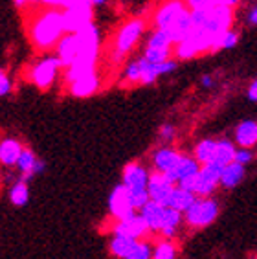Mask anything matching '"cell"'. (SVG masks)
I'll use <instances>...</instances> for the list:
<instances>
[{"label":"cell","instance_id":"2","mask_svg":"<svg viewBox=\"0 0 257 259\" xmlns=\"http://www.w3.org/2000/svg\"><path fill=\"white\" fill-rule=\"evenodd\" d=\"M144 30H145L144 19H131L119 28L118 33H116V39H114L112 54H110V57H112V61L116 65L121 63L125 55L133 50L134 45L138 42L142 33H144Z\"/></svg>","mask_w":257,"mask_h":259},{"label":"cell","instance_id":"24","mask_svg":"<svg viewBox=\"0 0 257 259\" xmlns=\"http://www.w3.org/2000/svg\"><path fill=\"white\" fill-rule=\"evenodd\" d=\"M242 179H244V164H239L233 160L232 164L224 165L223 179H221V184L224 188H235Z\"/></svg>","mask_w":257,"mask_h":259},{"label":"cell","instance_id":"35","mask_svg":"<svg viewBox=\"0 0 257 259\" xmlns=\"http://www.w3.org/2000/svg\"><path fill=\"white\" fill-rule=\"evenodd\" d=\"M237 42H239L237 31L230 30V31H226V33L223 35V39H221V45H219V48H221V50H230V48H233V46L237 45Z\"/></svg>","mask_w":257,"mask_h":259},{"label":"cell","instance_id":"30","mask_svg":"<svg viewBox=\"0 0 257 259\" xmlns=\"http://www.w3.org/2000/svg\"><path fill=\"white\" fill-rule=\"evenodd\" d=\"M10 199L11 202L15 206H24L30 199V191H28V184H26V180H20L17 182L10 191Z\"/></svg>","mask_w":257,"mask_h":259},{"label":"cell","instance_id":"42","mask_svg":"<svg viewBox=\"0 0 257 259\" xmlns=\"http://www.w3.org/2000/svg\"><path fill=\"white\" fill-rule=\"evenodd\" d=\"M13 2H15V6L19 8V10H24V8H28V6L37 4L39 0H13Z\"/></svg>","mask_w":257,"mask_h":259},{"label":"cell","instance_id":"17","mask_svg":"<svg viewBox=\"0 0 257 259\" xmlns=\"http://www.w3.org/2000/svg\"><path fill=\"white\" fill-rule=\"evenodd\" d=\"M96 66H98V61L75 59L72 65L66 66V72H64V81L70 85V83H74L75 79H79V77H83V75L96 72Z\"/></svg>","mask_w":257,"mask_h":259},{"label":"cell","instance_id":"5","mask_svg":"<svg viewBox=\"0 0 257 259\" xmlns=\"http://www.w3.org/2000/svg\"><path fill=\"white\" fill-rule=\"evenodd\" d=\"M219 213V204L213 199L208 197H197V200L189 206L186 211V219L195 228H202V226L211 225Z\"/></svg>","mask_w":257,"mask_h":259},{"label":"cell","instance_id":"3","mask_svg":"<svg viewBox=\"0 0 257 259\" xmlns=\"http://www.w3.org/2000/svg\"><path fill=\"white\" fill-rule=\"evenodd\" d=\"M63 17L66 33H75V31H79L81 28L92 22L94 4H92V0H75L74 4L63 10Z\"/></svg>","mask_w":257,"mask_h":259},{"label":"cell","instance_id":"20","mask_svg":"<svg viewBox=\"0 0 257 259\" xmlns=\"http://www.w3.org/2000/svg\"><path fill=\"white\" fill-rule=\"evenodd\" d=\"M140 241L134 239V237H127V235H114V239L110 241V252L112 255L119 259H127L131 255L134 248H136V244Z\"/></svg>","mask_w":257,"mask_h":259},{"label":"cell","instance_id":"44","mask_svg":"<svg viewBox=\"0 0 257 259\" xmlns=\"http://www.w3.org/2000/svg\"><path fill=\"white\" fill-rule=\"evenodd\" d=\"M202 2L204 0H186V4H188L189 10H197V8H200Z\"/></svg>","mask_w":257,"mask_h":259},{"label":"cell","instance_id":"4","mask_svg":"<svg viewBox=\"0 0 257 259\" xmlns=\"http://www.w3.org/2000/svg\"><path fill=\"white\" fill-rule=\"evenodd\" d=\"M63 68V63L57 55H48L45 59H40L37 65L31 68L30 79L37 89L46 90L54 85L55 77L59 74V70Z\"/></svg>","mask_w":257,"mask_h":259},{"label":"cell","instance_id":"36","mask_svg":"<svg viewBox=\"0 0 257 259\" xmlns=\"http://www.w3.org/2000/svg\"><path fill=\"white\" fill-rule=\"evenodd\" d=\"M127 259H151V246L147 243H138Z\"/></svg>","mask_w":257,"mask_h":259},{"label":"cell","instance_id":"47","mask_svg":"<svg viewBox=\"0 0 257 259\" xmlns=\"http://www.w3.org/2000/svg\"><path fill=\"white\" fill-rule=\"evenodd\" d=\"M202 87H213L211 75H204V77H202Z\"/></svg>","mask_w":257,"mask_h":259},{"label":"cell","instance_id":"29","mask_svg":"<svg viewBox=\"0 0 257 259\" xmlns=\"http://www.w3.org/2000/svg\"><path fill=\"white\" fill-rule=\"evenodd\" d=\"M215 153H217V142H213V140H202L195 149V156L200 164H208L215 160Z\"/></svg>","mask_w":257,"mask_h":259},{"label":"cell","instance_id":"37","mask_svg":"<svg viewBox=\"0 0 257 259\" xmlns=\"http://www.w3.org/2000/svg\"><path fill=\"white\" fill-rule=\"evenodd\" d=\"M200 173V171H198ZM198 173L195 175H189V177H184L182 180H178V186L180 188H184V190H189L195 193V190H197V184H198Z\"/></svg>","mask_w":257,"mask_h":259},{"label":"cell","instance_id":"23","mask_svg":"<svg viewBox=\"0 0 257 259\" xmlns=\"http://www.w3.org/2000/svg\"><path fill=\"white\" fill-rule=\"evenodd\" d=\"M197 200V193H193L189 190H184V188H175L173 193H171V199H169V206L178 211H188L189 206Z\"/></svg>","mask_w":257,"mask_h":259},{"label":"cell","instance_id":"40","mask_svg":"<svg viewBox=\"0 0 257 259\" xmlns=\"http://www.w3.org/2000/svg\"><path fill=\"white\" fill-rule=\"evenodd\" d=\"M252 160V153L248 151V147H242V149L237 151V155H235V162L239 164H248Z\"/></svg>","mask_w":257,"mask_h":259},{"label":"cell","instance_id":"10","mask_svg":"<svg viewBox=\"0 0 257 259\" xmlns=\"http://www.w3.org/2000/svg\"><path fill=\"white\" fill-rule=\"evenodd\" d=\"M147 190L153 200H156V202H160L163 206H169V199H171V193L175 190V182L169 180V177L165 173L158 171V173H153L149 177Z\"/></svg>","mask_w":257,"mask_h":259},{"label":"cell","instance_id":"18","mask_svg":"<svg viewBox=\"0 0 257 259\" xmlns=\"http://www.w3.org/2000/svg\"><path fill=\"white\" fill-rule=\"evenodd\" d=\"M20 155H22V145L13 138H6L0 144V162L4 165H17Z\"/></svg>","mask_w":257,"mask_h":259},{"label":"cell","instance_id":"28","mask_svg":"<svg viewBox=\"0 0 257 259\" xmlns=\"http://www.w3.org/2000/svg\"><path fill=\"white\" fill-rule=\"evenodd\" d=\"M235 155H237V149L233 147L232 142H228V140H221V142H217L215 160H217L219 164H223V165L232 164L233 160H235Z\"/></svg>","mask_w":257,"mask_h":259},{"label":"cell","instance_id":"6","mask_svg":"<svg viewBox=\"0 0 257 259\" xmlns=\"http://www.w3.org/2000/svg\"><path fill=\"white\" fill-rule=\"evenodd\" d=\"M75 39H77V46H79L77 59L98 61L101 37H99V30L94 22H90L84 28H81L79 31H75Z\"/></svg>","mask_w":257,"mask_h":259},{"label":"cell","instance_id":"25","mask_svg":"<svg viewBox=\"0 0 257 259\" xmlns=\"http://www.w3.org/2000/svg\"><path fill=\"white\" fill-rule=\"evenodd\" d=\"M180 221H182V211H178V209L167 206V208H165V215H163V225H162V228H160V232H162L165 237H171V235L175 234L177 226L180 225Z\"/></svg>","mask_w":257,"mask_h":259},{"label":"cell","instance_id":"12","mask_svg":"<svg viewBox=\"0 0 257 259\" xmlns=\"http://www.w3.org/2000/svg\"><path fill=\"white\" fill-rule=\"evenodd\" d=\"M101 87V77L98 72L87 74L79 79H75L74 83H70V94L75 98H89V96L96 94Z\"/></svg>","mask_w":257,"mask_h":259},{"label":"cell","instance_id":"32","mask_svg":"<svg viewBox=\"0 0 257 259\" xmlns=\"http://www.w3.org/2000/svg\"><path fill=\"white\" fill-rule=\"evenodd\" d=\"M125 83L128 85H138L140 79H142V68H140V61H134L125 68V75H123Z\"/></svg>","mask_w":257,"mask_h":259},{"label":"cell","instance_id":"39","mask_svg":"<svg viewBox=\"0 0 257 259\" xmlns=\"http://www.w3.org/2000/svg\"><path fill=\"white\" fill-rule=\"evenodd\" d=\"M11 92V79L6 75V72H0V94L8 96Z\"/></svg>","mask_w":257,"mask_h":259},{"label":"cell","instance_id":"34","mask_svg":"<svg viewBox=\"0 0 257 259\" xmlns=\"http://www.w3.org/2000/svg\"><path fill=\"white\" fill-rule=\"evenodd\" d=\"M153 259H175V246L167 241H163L156 246Z\"/></svg>","mask_w":257,"mask_h":259},{"label":"cell","instance_id":"11","mask_svg":"<svg viewBox=\"0 0 257 259\" xmlns=\"http://www.w3.org/2000/svg\"><path fill=\"white\" fill-rule=\"evenodd\" d=\"M147 221L144 219V215L134 213L133 217H127V219H119L116 225H114L112 232L114 235H127V237H134V239H140L144 237L149 232Z\"/></svg>","mask_w":257,"mask_h":259},{"label":"cell","instance_id":"38","mask_svg":"<svg viewBox=\"0 0 257 259\" xmlns=\"http://www.w3.org/2000/svg\"><path fill=\"white\" fill-rule=\"evenodd\" d=\"M45 8H57V10H66L68 6H72L75 0H39Z\"/></svg>","mask_w":257,"mask_h":259},{"label":"cell","instance_id":"14","mask_svg":"<svg viewBox=\"0 0 257 259\" xmlns=\"http://www.w3.org/2000/svg\"><path fill=\"white\" fill-rule=\"evenodd\" d=\"M123 184L127 186V188H147V184H149L147 171L140 164L131 162V164L125 165V169H123Z\"/></svg>","mask_w":257,"mask_h":259},{"label":"cell","instance_id":"19","mask_svg":"<svg viewBox=\"0 0 257 259\" xmlns=\"http://www.w3.org/2000/svg\"><path fill=\"white\" fill-rule=\"evenodd\" d=\"M182 155H178L177 151L173 149H160L156 155H154V167L156 171H162V173H169L173 171L178 165Z\"/></svg>","mask_w":257,"mask_h":259},{"label":"cell","instance_id":"21","mask_svg":"<svg viewBox=\"0 0 257 259\" xmlns=\"http://www.w3.org/2000/svg\"><path fill=\"white\" fill-rule=\"evenodd\" d=\"M235 140L241 147H252L257 144V121H242L235 131Z\"/></svg>","mask_w":257,"mask_h":259},{"label":"cell","instance_id":"15","mask_svg":"<svg viewBox=\"0 0 257 259\" xmlns=\"http://www.w3.org/2000/svg\"><path fill=\"white\" fill-rule=\"evenodd\" d=\"M193 28H195V24H193V19H191V10H188L180 19L175 20L173 24L169 26L165 31H167L169 37L173 39L175 45H178L180 40H184L189 33H191Z\"/></svg>","mask_w":257,"mask_h":259},{"label":"cell","instance_id":"26","mask_svg":"<svg viewBox=\"0 0 257 259\" xmlns=\"http://www.w3.org/2000/svg\"><path fill=\"white\" fill-rule=\"evenodd\" d=\"M140 61V68H142V79H140V85H151L154 81L158 79L162 72H160V65L158 63H151L145 57H142Z\"/></svg>","mask_w":257,"mask_h":259},{"label":"cell","instance_id":"46","mask_svg":"<svg viewBox=\"0 0 257 259\" xmlns=\"http://www.w3.org/2000/svg\"><path fill=\"white\" fill-rule=\"evenodd\" d=\"M45 162H40V160H37V164H35V175H39V173H42L45 171Z\"/></svg>","mask_w":257,"mask_h":259},{"label":"cell","instance_id":"45","mask_svg":"<svg viewBox=\"0 0 257 259\" xmlns=\"http://www.w3.org/2000/svg\"><path fill=\"white\" fill-rule=\"evenodd\" d=\"M248 20H250V24H257V6L250 11V15H248Z\"/></svg>","mask_w":257,"mask_h":259},{"label":"cell","instance_id":"13","mask_svg":"<svg viewBox=\"0 0 257 259\" xmlns=\"http://www.w3.org/2000/svg\"><path fill=\"white\" fill-rule=\"evenodd\" d=\"M77 54H79V46H77L75 33L63 35V39H61L59 42H57V46H55V55L61 59L63 68L72 65V63L77 59Z\"/></svg>","mask_w":257,"mask_h":259},{"label":"cell","instance_id":"48","mask_svg":"<svg viewBox=\"0 0 257 259\" xmlns=\"http://www.w3.org/2000/svg\"><path fill=\"white\" fill-rule=\"evenodd\" d=\"M105 2H107V0H92V4L94 6H103Z\"/></svg>","mask_w":257,"mask_h":259},{"label":"cell","instance_id":"33","mask_svg":"<svg viewBox=\"0 0 257 259\" xmlns=\"http://www.w3.org/2000/svg\"><path fill=\"white\" fill-rule=\"evenodd\" d=\"M171 52L173 50H160V48H145L144 57L151 63H163V61L171 59Z\"/></svg>","mask_w":257,"mask_h":259},{"label":"cell","instance_id":"16","mask_svg":"<svg viewBox=\"0 0 257 259\" xmlns=\"http://www.w3.org/2000/svg\"><path fill=\"white\" fill-rule=\"evenodd\" d=\"M165 208H167V206L160 204V202H156V200H153V199L149 200L147 204L142 208V215H144V219L147 221L149 228L153 230V232H156V230L162 228Z\"/></svg>","mask_w":257,"mask_h":259},{"label":"cell","instance_id":"8","mask_svg":"<svg viewBox=\"0 0 257 259\" xmlns=\"http://www.w3.org/2000/svg\"><path fill=\"white\" fill-rule=\"evenodd\" d=\"M223 169L224 165L219 164L217 160H211L208 164H204L200 167V173H198V184H197V197H208L211 195V191L217 188V184H221V179H223Z\"/></svg>","mask_w":257,"mask_h":259},{"label":"cell","instance_id":"22","mask_svg":"<svg viewBox=\"0 0 257 259\" xmlns=\"http://www.w3.org/2000/svg\"><path fill=\"white\" fill-rule=\"evenodd\" d=\"M200 171V165H198V160H193V158H188V156H182L178 165L175 167L173 171H169L165 173L169 177V180H173L175 184H177L178 180H182L184 177H189V175H195Z\"/></svg>","mask_w":257,"mask_h":259},{"label":"cell","instance_id":"31","mask_svg":"<svg viewBox=\"0 0 257 259\" xmlns=\"http://www.w3.org/2000/svg\"><path fill=\"white\" fill-rule=\"evenodd\" d=\"M128 197H131V202L136 209H142L151 200L147 188H128Z\"/></svg>","mask_w":257,"mask_h":259},{"label":"cell","instance_id":"7","mask_svg":"<svg viewBox=\"0 0 257 259\" xmlns=\"http://www.w3.org/2000/svg\"><path fill=\"white\" fill-rule=\"evenodd\" d=\"M188 4L186 0H165L163 4L158 6V10L153 13V24L158 30H167L169 26L173 24L175 20H178L180 17L188 11Z\"/></svg>","mask_w":257,"mask_h":259},{"label":"cell","instance_id":"41","mask_svg":"<svg viewBox=\"0 0 257 259\" xmlns=\"http://www.w3.org/2000/svg\"><path fill=\"white\" fill-rule=\"evenodd\" d=\"M175 135V129L171 127V125H163L162 129H160V136H162L163 140H171Z\"/></svg>","mask_w":257,"mask_h":259},{"label":"cell","instance_id":"1","mask_svg":"<svg viewBox=\"0 0 257 259\" xmlns=\"http://www.w3.org/2000/svg\"><path fill=\"white\" fill-rule=\"evenodd\" d=\"M64 33H66V28H64L63 11L57 8H45L37 11L28 26V37L31 46L39 52H48L55 48Z\"/></svg>","mask_w":257,"mask_h":259},{"label":"cell","instance_id":"43","mask_svg":"<svg viewBox=\"0 0 257 259\" xmlns=\"http://www.w3.org/2000/svg\"><path fill=\"white\" fill-rule=\"evenodd\" d=\"M248 98L252 101H257V79L253 81L252 85H250V89H248Z\"/></svg>","mask_w":257,"mask_h":259},{"label":"cell","instance_id":"27","mask_svg":"<svg viewBox=\"0 0 257 259\" xmlns=\"http://www.w3.org/2000/svg\"><path fill=\"white\" fill-rule=\"evenodd\" d=\"M35 164H37V158H35L33 153H31L30 149H22V155H20L19 162H17V167H19L20 173H22V180L28 182V180L33 177Z\"/></svg>","mask_w":257,"mask_h":259},{"label":"cell","instance_id":"9","mask_svg":"<svg viewBox=\"0 0 257 259\" xmlns=\"http://www.w3.org/2000/svg\"><path fill=\"white\" fill-rule=\"evenodd\" d=\"M109 209L116 221L127 219V217H133L136 213V208L133 206L131 197H128V188L125 184H118L112 190L109 197Z\"/></svg>","mask_w":257,"mask_h":259}]
</instances>
